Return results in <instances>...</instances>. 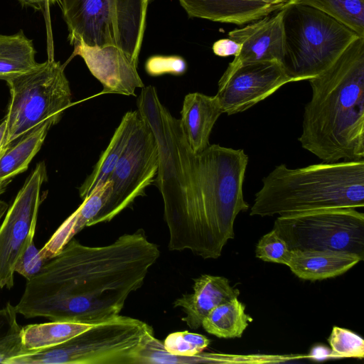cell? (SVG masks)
I'll use <instances>...</instances> for the list:
<instances>
[{
  "label": "cell",
  "instance_id": "277c9868",
  "mask_svg": "<svg viewBox=\"0 0 364 364\" xmlns=\"http://www.w3.org/2000/svg\"><path fill=\"white\" fill-rule=\"evenodd\" d=\"M364 206V160L303 168L277 166L262 179L250 215L273 216Z\"/></svg>",
  "mask_w": 364,
  "mask_h": 364
},
{
  "label": "cell",
  "instance_id": "836d02e7",
  "mask_svg": "<svg viewBox=\"0 0 364 364\" xmlns=\"http://www.w3.org/2000/svg\"><path fill=\"white\" fill-rule=\"evenodd\" d=\"M6 132H7V122L6 119L4 117L0 124V157L6 150Z\"/></svg>",
  "mask_w": 364,
  "mask_h": 364
},
{
  "label": "cell",
  "instance_id": "ffe728a7",
  "mask_svg": "<svg viewBox=\"0 0 364 364\" xmlns=\"http://www.w3.org/2000/svg\"><path fill=\"white\" fill-rule=\"evenodd\" d=\"M139 117L138 110L127 112L122 117L107 149L100 156L92 173L79 188L80 196L82 200L89 196L95 188L109 178L127 146Z\"/></svg>",
  "mask_w": 364,
  "mask_h": 364
},
{
  "label": "cell",
  "instance_id": "f546056e",
  "mask_svg": "<svg viewBox=\"0 0 364 364\" xmlns=\"http://www.w3.org/2000/svg\"><path fill=\"white\" fill-rule=\"evenodd\" d=\"M255 256L264 262L287 265L291 250L276 230L272 229L258 241L255 247Z\"/></svg>",
  "mask_w": 364,
  "mask_h": 364
},
{
  "label": "cell",
  "instance_id": "5bb4252c",
  "mask_svg": "<svg viewBox=\"0 0 364 364\" xmlns=\"http://www.w3.org/2000/svg\"><path fill=\"white\" fill-rule=\"evenodd\" d=\"M282 9L241 28L228 33V37L241 44L239 54L229 65L262 62H282L284 53Z\"/></svg>",
  "mask_w": 364,
  "mask_h": 364
},
{
  "label": "cell",
  "instance_id": "603a6c76",
  "mask_svg": "<svg viewBox=\"0 0 364 364\" xmlns=\"http://www.w3.org/2000/svg\"><path fill=\"white\" fill-rule=\"evenodd\" d=\"M36 50L23 31L13 35L0 34V80L7 82L34 67Z\"/></svg>",
  "mask_w": 364,
  "mask_h": 364
},
{
  "label": "cell",
  "instance_id": "5b68a950",
  "mask_svg": "<svg viewBox=\"0 0 364 364\" xmlns=\"http://www.w3.org/2000/svg\"><path fill=\"white\" fill-rule=\"evenodd\" d=\"M153 336L146 322L119 315L55 347L15 356L6 364H141V354Z\"/></svg>",
  "mask_w": 364,
  "mask_h": 364
},
{
  "label": "cell",
  "instance_id": "9a60e30c",
  "mask_svg": "<svg viewBox=\"0 0 364 364\" xmlns=\"http://www.w3.org/2000/svg\"><path fill=\"white\" fill-rule=\"evenodd\" d=\"M190 17L242 25L282 9L289 0H178Z\"/></svg>",
  "mask_w": 364,
  "mask_h": 364
},
{
  "label": "cell",
  "instance_id": "9c48e42d",
  "mask_svg": "<svg viewBox=\"0 0 364 364\" xmlns=\"http://www.w3.org/2000/svg\"><path fill=\"white\" fill-rule=\"evenodd\" d=\"M273 229L293 250H329L364 259V214L331 208L279 215Z\"/></svg>",
  "mask_w": 364,
  "mask_h": 364
},
{
  "label": "cell",
  "instance_id": "7c38bea8",
  "mask_svg": "<svg viewBox=\"0 0 364 364\" xmlns=\"http://www.w3.org/2000/svg\"><path fill=\"white\" fill-rule=\"evenodd\" d=\"M291 82L279 61L228 65L215 96L223 113L232 115L248 109Z\"/></svg>",
  "mask_w": 364,
  "mask_h": 364
},
{
  "label": "cell",
  "instance_id": "d6986e66",
  "mask_svg": "<svg viewBox=\"0 0 364 364\" xmlns=\"http://www.w3.org/2000/svg\"><path fill=\"white\" fill-rule=\"evenodd\" d=\"M112 187V182L109 178L82 200V204L58 228L39 250L44 259L48 260L56 256L80 231L89 227L108 200Z\"/></svg>",
  "mask_w": 364,
  "mask_h": 364
},
{
  "label": "cell",
  "instance_id": "cb8c5ba5",
  "mask_svg": "<svg viewBox=\"0 0 364 364\" xmlns=\"http://www.w3.org/2000/svg\"><path fill=\"white\" fill-rule=\"evenodd\" d=\"M252 321L245 313V306L235 298L212 309L204 318L201 326L218 338H240Z\"/></svg>",
  "mask_w": 364,
  "mask_h": 364
},
{
  "label": "cell",
  "instance_id": "7402d4cb",
  "mask_svg": "<svg viewBox=\"0 0 364 364\" xmlns=\"http://www.w3.org/2000/svg\"><path fill=\"white\" fill-rule=\"evenodd\" d=\"M91 326L92 325L60 321L27 325L22 327V345L26 353L48 349L65 342Z\"/></svg>",
  "mask_w": 364,
  "mask_h": 364
},
{
  "label": "cell",
  "instance_id": "d590c367",
  "mask_svg": "<svg viewBox=\"0 0 364 364\" xmlns=\"http://www.w3.org/2000/svg\"><path fill=\"white\" fill-rule=\"evenodd\" d=\"M4 192V191H3V190H0V195H1V193H3Z\"/></svg>",
  "mask_w": 364,
  "mask_h": 364
},
{
  "label": "cell",
  "instance_id": "4fadbf2b",
  "mask_svg": "<svg viewBox=\"0 0 364 364\" xmlns=\"http://www.w3.org/2000/svg\"><path fill=\"white\" fill-rule=\"evenodd\" d=\"M75 55L84 60L92 75L102 83L103 90L100 94L135 96L136 89L144 87L136 70L138 64L117 47H90L77 43L72 56Z\"/></svg>",
  "mask_w": 364,
  "mask_h": 364
},
{
  "label": "cell",
  "instance_id": "f1b7e54d",
  "mask_svg": "<svg viewBox=\"0 0 364 364\" xmlns=\"http://www.w3.org/2000/svg\"><path fill=\"white\" fill-rule=\"evenodd\" d=\"M37 220L31 225L28 235L23 244L20 255L15 266V272L29 280L42 269L48 260L40 255L34 243Z\"/></svg>",
  "mask_w": 364,
  "mask_h": 364
},
{
  "label": "cell",
  "instance_id": "4dcf8cb0",
  "mask_svg": "<svg viewBox=\"0 0 364 364\" xmlns=\"http://www.w3.org/2000/svg\"><path fill=\"white\" fill-rule=\"evenodd\" d=\"M145 70L153 77L165 74L181 75L187 70V63L178 55H154L146 60Z\"/></svg>",
  "mask_w": 364,
  "mask_h": 364
},
{
  "label": "cell",
  "instance_id": "d4e9b609",
  "mask_svg": "<svg viewBox=\"0 0 364 364\" xmlns=\"http://www.w3.org/2000/svg\"><path fill=\"white\" fill-rule=\"evenodd\" d=\"M318 9L364 36V0H289Z\"/></svg>",
  "mask_w": 364,
  "mask_h": 364
},
{
  "label": "cell",
  "instance_id": "44dd1931",
  "mask_svg": "<svg viewBox=\"0 0 364 364\" xmlns=\"http://www.w3.org/2000/svg\"><path fill=\"white\" fill-rule=\"evenodd\" d=\"M51 121L39 124L9 146L0 157V190H5L11 178L24 172L38 152L50 128Z\"/></svg>",
  "mask_w": 364,
  "mask_h": 364
},
{
  "label": "cell",
  "instance_id": "ba28073f",
  "mask_svg": "<svg viewBox=\"0 0 364 364\" xmlns=\"http://www.w3.org/2000/svg\"><path fill=\"white\" fill-rule=\"evenodd\" d=\"M6 82L10 90L6 147L46 121L57 124L72 105L64 67L53 59Z\"/></svg>",
  "mask_w": 364,
  "mask_h": 364
},
{
  "label": "cell",
  "instance_id": "1f68e13d",
  "mask_svg": "<svg viewBox=\"0 0 364 364\" xmlns=\"http://www.w3.org/2000/svg\"><path fill=\"white\" fill-rule=\"evenodd\" d=\"M241 48V44L230 38L219 39L212 47L214 54L220 57L236 56Z\"/></svg>",
  "mask_w": 364,
  "mask_h": 364
},
{
  "label": "cell",
  "instance_id": "7a4b0ae2",
  "mask_svg": "<svg viewBox=\"0 0 364 364\" xmlns=\"http://www.w3.org/2000/svg\"><path fill=\"white\" fill-rule=\"evenodd\" d=\"M159 255L158 245L141 229L103 246L73 238L26 280L16 311L26 318L92 325L112 319L143 285Z\"/></svg>",
  "mask_w": 364,
  "mask_h": 364
},
{
  "label": "cell",
  "instance_id": "e0dca14e",
  "mask_svg": "<svg viewBox=\"0 0 364 364\" xmlns=\"http://www.w3.org/2000/svg\"><path fill=\"white\" fill-rule=\"evenodd\" d=\"M223 113L215 95L191 92L185 96L179 119L186 141L193 153H200L210 145L212 129Z\"/></svg>",
  "mask_w": 364,
  "mask_h": 364
},
{
  "label": "cell",
  "instance_id": "30bf717a",
  "mask_svg": "<svg viewBox=\"0 0 364 364\" xmlns=\"http://www.w3.org/2000/svg\"><path fill=\"white\" fill-rule=\"evenodd\" d=\"M159 166V152L155 136L149 124L139 117L127 146L109 179L110 196L89 227L112 220L134 200L144 196L154 182Z\"/></svg>",
  "mask_w": 364,
  "mask_h": 364
},
{
  "label": "cell",
  "instance_id": "83f0119b",
  "mask_svg": "<svg viewBox=\"0 0 364 364\" xmlns=\"http://www.w3.org/2000/svg\"><path fill=\"white\" fill-rule=\"evenodd\" d=\"M332 353L337 358L364 357V340L349 329L333 326L328 338Z\"/></svg>",
  "mask_w": 364,
  "mask_h": 364
},
{
  "label": "cell",
  "instance_id": "4316f807",
  "mask_svg": "<svg viewBox=\"0 0 364 364\" xmlns=\"http://www.w3.org/2000/svg\"><path fill=\"white\" fill-rule=\"evenodd\" d=\"M210 342L203 335L183 331L168 334L163 344L170 354L189 357L202 353Z\"/></svg>",
  "mask_w": 364,
  "mask_h": 364
},
{
  "label": "cell",
  "instance_id": "e575fe53",
  "mask_svg": "<svg viewBox=\"0 0 364 364\" xmlns=\"http://www.w3.org/2000/svg\"><path fill=\"white\" fill-rule=\"evenodd\" d=\"M9 208L8 204L0 200V220L4 217V215L6 214L7 210Z\"/></svg>",
  "mask_w": 364,
  "mask_h": 364
},
{
  "label": "cell",
  "instance_id": "2e32d148",
  "mask_svg": "<svg viewBox=\"0 0 364 364\" xmlns=\"http://www.w3.org/2000/svg\"><path fill=\"white\" fill-rule=\"evenodd\" d=\"M193 281V293L176 299L173 305L184 313L181 320L190 328L196 329L201 326L203 320L212 309L238 298L240 291L224 277L202 274Z\"/></svg>",
  "mask_w": 364,
  "mask_h": 364
},
{
  "label": "cell",
  "instance_id": "484cf974",
  "mask_svg": "<svg viewBox=\"0 0 364 364\" xmlns=\"http://www.w3.org/2000/svg\"><path fill=\"white\" fill-rule=\"evenodd\" d=\"M21 330L15 306L8 302L0 309V363L6 364L11 358L26 353Z\"/></svg>",
  "mask_w": 364,
  "mask_h": 364
},
{
  "label": "cell",
  "instance_id": "ac0fdd59",
  "mask_svg": "<svg viewBox=\"0 0 364 364\" xmlns=\"http://www.w3.org/2000/svg\"><path fill=\"white\" fill-rule=\"evenodd\" d=\"M363 259L359 255L329 250H293L287 267L297 277L310 281L341 275Z\"/></svg>",
  "mask_w": 364,
  "mask_h": 364
},
{
  "label": "cell",
  "instance_id": "3957f363",
  "mask_svg": "<svg viewBox=\"0 0 364 364\" xmlns=\"http://www.w3.org/2000/svg\"><path fill=\"white\" fill-rule=\"evenodd\" d=\"M309 81L301 146L324 162L364 160V37Z\"/></svg>",
  "mask_w": 364,
  "mask_h": 364
},
{
  "label": "cell",
  "instance_id": "8992f818",
  "mask_svg": "<svg viewBox=\"0 0 364 364\" xmlns=\"http://www.w3.org/2000/svg\"><path fill=\"white\" fill-rule=\"evenodd\" d=\"M282 11L284 53L281 63L294 82L309 80L323 73L360 36L307 5L287 4Z\"/></svg>",
  "mask_w": 364,
  "mask_h": 364
},
{
  "label": "cell",
  "instance_id": "d6a6232c",
  "mask_svg": "<svg viewBox=\"0 0 364 364\" xmlns=\"http://www.w3.org/2000/svg\"><path fill=\"white\" fill-rule=\"evenodd\" d=\"M23 6L31 7L36 10L43 11L51 5L57 4L58 0H17Z\"/></svg>",
  "mask_w": 364,
  "mask_h": 364
},
{
  "label": "cell",
  "instance_id": "8fae6325",
  "mask_svg": "<svg viewBox=\"0 0 364 364\" xmlns=\"http://www.w3.org/2000/svg\"><path fill=\"white\" fill-rule=\"evenodd\" d=\"M46 179L44 162L38 163L26 178L0 225V289H11L14 284L15 266L37 220L41 203V188Z\"/></svg>",
  "mask_w": 364,
  "mask_h": 364
},
{
  "label": "cell",
  "instance_id": "6da1fadb",
  "mask_svg": "<svg viewBox=\"0 0 364 364\" xmlns=\"http://www.w3.org/2000/svg\"><path fill=\"white\" fill-rule=\"evenodd\" d=\"M137 107L159 148L154 182L163 199L169 250L218 258L235 237L236 217L249 209L242 190L248 156L242 149L219 144L193 153L180 119L161 102L151 85L142 88Z\"/></svg>",
  "mask_w": 364,
  "mask_h": 364
},
{
  "label": "cell",
  "instance_id": "52a82bcc",
  "mask_svg": "<svg viewBox=\"0 0 364 364\" xmlns=\"http://www.w3.org/2000/svg\"><path fill=\"white\" fill-rule=\"evenodd\" d=\"M70 45L114 46L138 64L148 0H58Z\"/></svg>",
  "mask_w": 364,
  "mask_h": 364
}]
</instances>
